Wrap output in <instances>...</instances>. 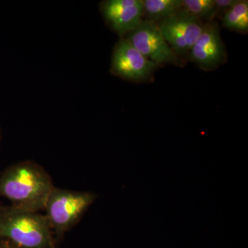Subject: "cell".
I'll list each match as a JSON object with an SVG mask.
<instances>
[{
    "label": "cell",
    "mask_w": 248,
    "mask_h": 248,
    "mask_svg": "<svg viewBox=\"0 0 248 248\" xmlns=\"http://www.w3.org/2000/svg\"><path fill=\"white\" fill-rule=\"evenodd\" d=\"M54 186L42 166L23 161L11 165L0 174V197L17 208L40 212Z\"/></svg>",
    "instance_id": "1"
},
{
    "label": "cell",
    "mask_w": 248,
    "mask_h": 248,
    "mask_svg": "<svg viewBox=\"0 0 248 248\" xmlns=\"http://www.w3.org/2000/svg\"><path fill=\"white\" fill-rule=\"evenodd\" d=\"M0 239L19 248H50L55 245L46 215L12 205H0Z\"/></svg>",
    "instance_id": "2"
},
{
    "label": "cell",
    "mask_w": 248,
    "mask_h": 248,
    "mask_svg": "<svg viewBox=\"0 0 248 248\" xmlns=\"http://www.w3.org/2000/svg\"><path fill=\"white\" fill-rule=\"evenodd\" d=\"M97 198L92 192H77L54 187L46 202L47 219L53 233L62 238L79 221Z\"/></svg>",
    "instance_id": "3"
},
{
    "label": "cell",
    "mask_w": 248,
    "mask_h": 248,
    "mask_svg": "<svg viewBox=\"0 0 248 248\" xmlns=\"http://www.w3.org/2000/svg\"><path fill=\"white\" fill-rule=\"evenodd\" d=\"M124 38L157 66L164 63L178 66L185 64L184 60L176 55L165 40L157 23L153 21L142 20L140 25Z\"/></svg>",
    "instance_id": "4"
},
{
    "label": "cell",
    "mask_w": 248,
    "mask_h": 248,
    "mask_svg": "<svg viewBox=\"0 0 248 248\" xmlns=\"http://www.w3.org/2000/svg\"><path fill=\"white\" fill-rule=\"evenodd\" d=\"M157 24L165 40L176 55L183 59L188 57L191 49L202 34L205 24L181 9Z\"/></svg>",
    "instance_id": "5"
},
{
    "label": "cell",
    "mask_w": 248,
    "mask_h": 248,
    "mask_svg": "<svg viewBox=\"0 0 248 248\" xmlns=\"http://www.w3.org/2000/svg\"><path fill=\"white\" fill-rule=\"evenodd\" d=\"M157 65L145 57L125 38L116 44L111 59V73L124 79L141 81L153 74Z\"/></svg>",
    "instance_id": "6"
},
{
    "label": "cell",
    "mask_w": 248,
    "mask_h": 248,
    "mask_svg": "<svg viewBox=\"0 0 248 248\" xmlns=\"http://www.w3.org/2000/svg\"><path fill=\"white\" fill-rule=\"evenodd\" d=\"M103 17L120 39L140 25L143 16V0H105L99 6Z\"/></svg>",
    "instance_id": "7"
},
{
    "label": "cell",
    "mask_w": 248,
    "mask_h": 248,
    "mask_svg": "<svg viewBox=\"0 0 248 248\" xmlns=\"http://www.w3.org/2000/svg\"><path fill=\"white\" fill-rule=\"evenodd\" d=\"M188 58L200 68L213 71L226 61V47L221 40L218 24L208 22L191 49Z\"/></svg>",
    "instance_id": "8"
},
{
    "label": "cell",
    "mask_w": 248,
    "mask_h": 248,
    "mask_svg": "<svg viewBox=\"0 0 248 248\" xmlns=\"http://www.w3.org/2000/svg\"><path fill=\"white\" fill-rule=\"evenodd\" d=\"M182 6V0H146L143 1V15L157 23L176 14Z\"/></svg>",
    "instance_id": "9"
},
{
    "label": "cell",
    "mask_w": 248,
    "mask_h": 248,
    "mask_svg": "<svg viewBox=\"0 0 248 248\" xmlns=\"http://www.w3.org/2000/svg\"><path fill=\"white\" fill-rule=\"evenodd\" d=\"M223 26L231 30L247 32L248 30V1L237 0L234 6L224 13Z\"/></svg>",
    "instance_id": "10"
},
{
    "label": "cell",
    "mask_w": 248,
    "mask_h": 248,
    "mask_svg": "<svg viewBox=\"0 0 248 248\" xmlns=\"http://www.w3.org/2000/svg\"><path fill=\"white\" fill-rule=\"evenodd\" d=\"M182 2L184 11L201 21L206 19L211 22L217 16L214 0H182Z\"/></svg>",
    "instance_id": "11"
},
{
    "label": "cell",
    "mask_w": 248,
    "mask_h": 248,
    "mask_svg": "<svg viewBox=\"0 0 248 248\" xmlns=\"http://www.w3.org/2000/svg\"><path fill=\"white\" fill-rule=\"evenodd\" d=\"M237 0H214L217 10V15L218 12H226L235 4Z\"/></svg>",
    "instance_id": "12"
},
{
    "label": "cell",
    "mask_w": 248,
    "mask_h": 248,
    "mask_svg": "<svg viewBox=\"0 0 248 248\" xmlns=\"http://www.w3.org/2000/svg\"><path fill=\"white\" fill-rule=\"evenodd\" d=\"M0 248H19L17 246H14V244L9 242V241H5V240L0 239Z\"/></svg>",
    "instance_id": "13"
},
{
    "label": "cell",
    "mask_w": 248,
    "mask_h": 248,
    "mask_svg": "<svg viewBox=\"0 0 248 248\" xmlns=\"http://www.w3.org/2000/svg\"><path fill=\"white\" fill-rule=\"evenodd\" d=\"M56 248V247H55V245H53V246H52V247H51V248Z\"/></svg>",
    "instance_id": "14"
},
{
    "label": "cell",
    "mask_w": 248,
    "mask_h": 248,
    "mask_svg": "<svg viewBox=\"0 0 248 248\" xmlns=\"http://www.w3.org/2000/svg\"><path fill=\"white\" fill-rule=\"evenodd\" d=\"M0 138H1V135H0Z\"/></svg>",
    "instance_id": "15"
}]
</instances>
